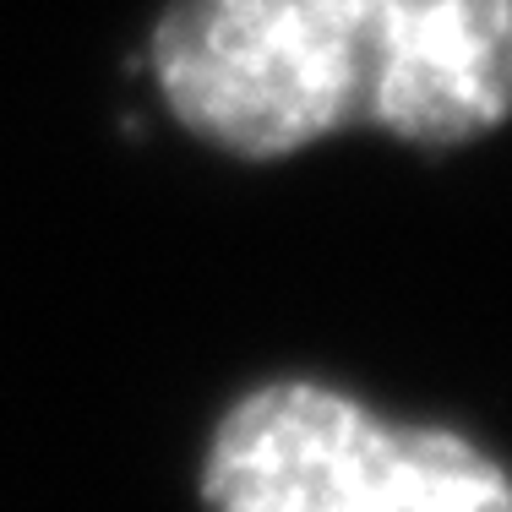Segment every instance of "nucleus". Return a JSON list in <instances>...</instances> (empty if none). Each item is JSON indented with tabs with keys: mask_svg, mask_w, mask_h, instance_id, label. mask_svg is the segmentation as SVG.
Wrapping results in <instances>:
<instances>
[{
	"mask_svg": "<svg viewBox=\"0 0 512 512\" xmlns=\"http://www.w3.org/2000/svg\"><path fill=\"white\" fill-rule=\"evenodd\" d=\"M202 512H512V474L447 425H404L333 382H256L213 420Z\"/></svg>",
	"mask_w": 512,
	"mask_h": 512,
	"instance_id": "nucleus-2",
	"label": "nucleus"
},
{
	"mask_svg": "<svg viewBox=\"0 0 512 512\" xmlns=\"http://www.w3.org/2000/svg\"><path fill=\"white\" fill-rule=\"evenodd\" d=\"M142 60L164 115L240 164L349 126L458 148L512 120V0H164Z\"/></svg>",
	"mask_w": 512,
	"mask_h": 512,
	"instance_id": "nucleus-1",
	"label": "nucleus"
}]
</instances>
